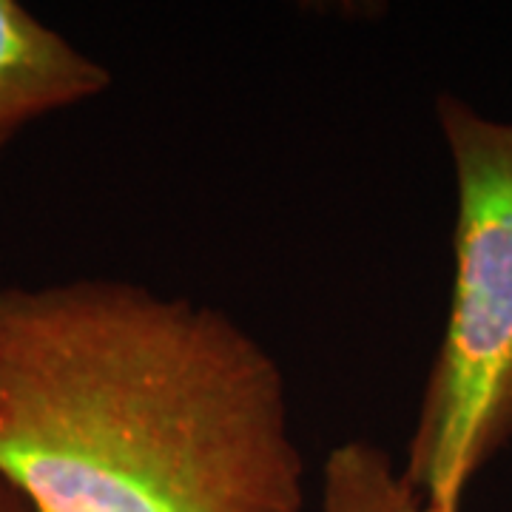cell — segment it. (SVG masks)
<instances>
[{"instance_id":"6da1fadb","label":"cell","mask_w":512,"mask_h":512,"mask_svg":"<svg viewBox=\"0 0 512 512\" xmlns=\"http://www.w3.org/2000/svg\"><path fill=\"white\" fill-rule=\"evenodd\" d=\"M0 481L32 512H302L288 379L220 308L0 285Z\"/></svg>"},{"instance_id":"7a4b0ae2","label":"cell","mask_w":512,"mask_h":512,"mask_svg":"<svg viewBox=\"0 0 512 512\" xmlns=\"http://www.w3.org/2000/svg\"><path fill=\"white\" fill-rule=\"evenodd\" d=\"M436 120L456 177V262L402 473L433 510L461 512L512 439V123L456 94L436 100Z\"/></svg>"},{"instance_id":"3957f363","label":"cell","mask_w":512,"mask_h":512,"mask_svg":"<svg viewBox=\"0 0 512 512\" xmlns=\"http://www.w3.org/2000/svg\"><path fill=\"white\" fill-rule=\"evenodd\" d=\"M111 72L18 0H0V151L37 120L109 92Z\"/></svg>"},{"instance_id":"277c9868","label":"cell","mask_w":512,"mask_h":512,"mask_svg":"<svg viewBox=\"0 0 512 512\" xmlns=\"http://www.w3.org/2000/svg\"><path fill=\"white\" fill-rule=\"evenodd\" d=\"M319 512H439L404 478L382 444L350 439L322 464Z\"/></svg>"},{"instance_id":"5b68a950","label":"cell","mask_w":512,"mask_h":512,"mask_svg":"<svg viewBox=\"0 0 512 512\" xmlns=\"http://www.w3.org/2000/svg\"><path fill=\"white\" fill-rule=\"evenodd\" d=\"M0 512H32V510L26 507V501H23L12 487H6V484L0 481Z\"/></svg>"}]
</instances>
